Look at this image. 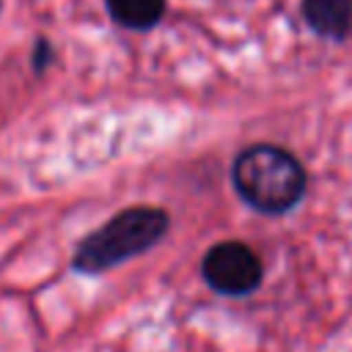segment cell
I'll return each mask as SVG.
<instances>
[{
	"instance_id": "obj_3",
	"label": "cell",
	"mask_w": 352,
	"mask_h": 352,
	"mask_svg": "<svg viewBox=\"0 0 352 352\" xmlns=\"http://www.w3.org/2000/svg\"><path fill=\"white\" fill-rule=\"evenodd\" d=\"M204 280L226 297H245L261 283V258L242 242H217L201 261Z\"/></svg>"
},
{
	"instance_id": "obj_2",
	"label": "cell",
	"mask_w": 352,
	"mask_h": 352,
	"mask_svg": "<svg viewBox=\"0 0 352 352\" xmlns=\"http://www.w3.org/2000/svg\"><path fill=\"white\" fill-rule=\"evenodd\" d=\"M168 231V214L157 206H132L118 212L102 228L88 234L74 250V270L104 272L154 248Z\"/></svg>"
},
{
	"instance_id": "obj_4",
	"label": "cell",
	"mask_w": 352,
	"mask_h": 352,
	"mask_svg": "<svg viewBox=\"0 0 352 352\" xmlns=\"http://www.w3.org/2000/svg\"><path fill=\"white\" fill-rule=\"evenodd\" d=\"M305 22L327 38H341L352 28V0H302Z\"/></svg>"
},
{
	"instance_id": "obj_1",
	"label": "cell",
	"mask_w": 352,
	"mask_h": 352,
	"mask_svg": "<svg viewBox=\"0 0 352 352\" xmlns=\"http://www.w3.org/2000/svg\"><path fill=\"white\" fill-rule=\"evenodd\" d=\"M231 179L245 204L264 214L289 212L305 192L302 165L280 146L256 143L236 154Z\"/></svg>"
},
{
	"instance_id": "obj_5",
	"label": "cell",
	"mask_w": 352,
	"mask_h": 352,
	"mask_svg": "<svg viewBox=\"0 0 352 352\" xmlns=\"http://www.w3.org/2000/svg\"><path fill=\"white\" fill-rule=\"evenodd\" d=\"M107 11L121 28L143 30L160 22L165 0H107Z\"/></svg>"
}]
</instances>
